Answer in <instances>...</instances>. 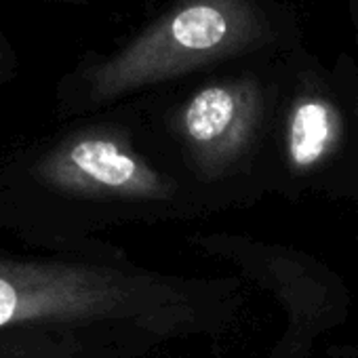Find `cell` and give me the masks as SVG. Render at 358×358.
Wrapping results in <instances>:
<instances>
[{
    "mask_svg": "<svg viewBox=\"0 0 358 358\" xmlns=\"http://www.w3.org/2000/svg\"><path fill=\"white\" fill-rule=\"evenodd\" d=\"M43 186L70 194H122L152 196L158 190L156 175L116 135L103 131L78 133L34 164Z\"/></svg>",
    "mask_w": 358,
    "mask_h": 358,
    "instance_id": "obj_3",
    "label": "cell"
},
{
    "mask_svg": "<svg viewBox=\"0 0 358 358\" xmlns=\"http://www.w3.org/2000/svg\"><path fill=\"white\" fill-rule=\"evenodd\" d=\"M112 301L114 291L93 270L0 259V329L83 320Z\"/></svg>",
    "mask_w": 358,
    "mask_h": 358,
    "instance_id": "obj_2",
    "label": "cell"
},
{
    "mask_svg": "<svg viewBox=\"0 0 358 358\" xmlns=\"http://www.w3.org/2000/svg\"><path fill=\"white\" fill-rule=\"evenodd\" d=\"M341 133V112L337 103L318 93H301L287 120V152L297 169L320 162L337 143Z\"/></svg>",
    "mask_w": 358,
    "mask_h": 358,
    "instance_id": "obj_5",
    "label": "cell"
},
{
    "mask_svg": "<svg viewBox=\"0 0 358 358\" xmlns=\"http://www.w3.org/2000/svg\"><path fill=\"white\" fill-rule=\"evenodd\" d=\"M280 36L285 17L272 0H173L89 70L87 89L95 101L114 99L262 51Z\"/></svg>",
    "mask_w": 358,
    "mask_h": 358,
    "instance_id": "obj_1",
    "label": "cell"
},
{
    "mask_svg": "<svg viewBox=\"0 0 358 358\" xmlns=\"http://www.w3.org/2000/svg\"><path fill=\"white\" fill-rule=\"evenodd\" d=\"M259 99V87L253 78L209 83L184 103L179 124L199 148H234L255 124Z\"/></svg>",
    "mask_w": 358,
    "mask_h": 358,
    "instance_id": "obj_4",
    "label": "cell"
},
{
    "mask_svg": "<svg viewBox=\"0 0 358 358\" xmlns=\"http://www.w3.org/2000/svg\"><path fill=\"white\" fill-rule=\"evenodd\" d=\"M70 3H85V0H70Z\"/></svg>",
    "mask_w": 358,
    "mask_h": 358,
    "instance_id": "obj_7",
    "label": "cell"
},
{
    "mask_svg": "<svg viewBox=\"0 0 358 358\" xmlns=\"http://www.w3.org/2000/svg\"><path fill=\"white\" fill-rule=\"evenodd\" d=\"M350 7H352L354 20H356V24H358V0H350Z\"/></svg>",
    "mask_w": 358,
    "mask_h": 358,
    "instance_id": "obj_6",
    "label": "cell"
}]
</instances>
